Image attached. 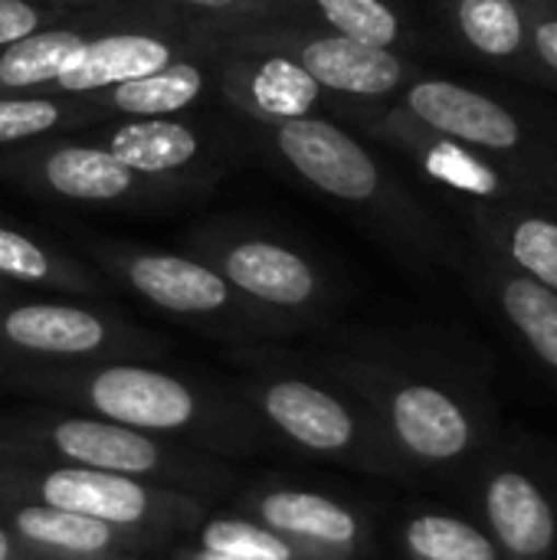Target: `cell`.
Returning <instances> with one entry per match:
<instances>
[{
    "label": "cell",
    "mask_w": 557,
    "mask_h": 560,
    "mask_svg": "<svg viewBox=\"0 0 557 560\" xmlns=\"http://www.w3.org/2000/svg\"><path fill=\"white\" fill-rule=\"evenodd\" d=\"M89 400L105 420L131 430H174L194 417V397L181 381L131 364L98 371Z\"/></svg>",
    "instance_id": "cell-10"
},
{
    "label": "cell",
    "mask_w": 557,
    "mask_h": 560,
    "mask_svg": "<svg viewBox=\"0 0 557 560\" xmlns=\"http://www.w3.org/2000/svg\"><path fill=\"white\" fill-rule=\"evenodd\" d=\"M16 532L30 541L49 545L59 551H72V555H95V551H105L112 541V525L79 515V512L53 509V505L20 509Z\"/></svg>",
    "instance_id": "cell-26"
},
{
    "label": "cell",
    "mask_w": 557,
    "mask_h": 560,
    "mask_svg": "<svg viewBox=\"0 0 557 560\" xmlns=\"http://www.w3.org/2000/svg\"><path fill=\"white\" fill-rule=\"evenodd\" d=\"M483 272L492 279V289L499 295V305L506 318L515 325V331L532 345V351L557 371V292L542 285L538 279L512 269L502 256L486 249L479 243Z\"/></svg>",
    "instance_id": "cell-19"
},
{
    "label": "cell",
    "mask_w": 557,
    "mask_h": 560,
    "mask_svg": "<svg viewBox=\"0 0 557 560\" xmlns=\"http://www.w3.org/2000/svg\"><path fill=\"white\" fill-rule=\"evenodd\" d=\"M207 39L213 43L220 92L253 121H292L322 112L328 92L292 56L227 36Z\"/></svg>",
    "instance_id": "cell-6"
},
{
    "label": "cell",
    "mask_w": 557,
    "mask_h": 560,
    "mask_svg": "<svg viewBox=\"0 0 557 560\" xmlns=\"http://www.w3.org/2000/svg\"><path fill=\"white\" fill-rule=\"evenodd\" d=\"M128 285L151 305L177 315H213L233 299V285L207 262L177 253L128 249L118 256Z\"/></svg>",
    "instance_id": "cell-11"
},
{
    "label": "cell",
    "mask_w": 557,
    "mask_h": 560,
    "mask_svg": "<svg viewBox=\"0 0 557 560\" xmlns=\"http://www.w3.org/2000/svg\"><path fill=\"white\" fill-rule=\"evenodd\" d=\"M368 135L404 154L427 180L450 190L460 203L483 207H512V210H552L557 213V180L545 177L525 164L486 154L473 144L446 138L414 115H407L397 102L374 105L361 112Z\"/></svg>",
    "instance_id": "cell-3"
},
{
    "label": "cell",
    "mask_w": 557,
    "mask_h": 560,
    "mask_svg": "<svg viewBox=\"0 0 557 560\" xmlns=\"http://www.w3.org/2000/svg\"><path fill=\"white\" fill-rule=\"evenodd\" d=\"M213 52V49H210ZM210 52H190L174 62H167L158 72H148L141 79H128L121 85L102 89L95 95H85L98 112L121 115V118H167L194 108L200 95L207 92L210 72L200 62V56Z\"/></svg>",
    "instance_id": "cell-15"
},
{
    "label": "cell",
    "mask_w": 557,
    "mask_h": 560,
    "mask_svg": "<svg viewBox=\"0 0 557 560\" xmlns=\"http://www.w3.org/2000/svg\"><path fill=\"white\" fill-rule=\"evenodd\" d=\"M125 167L148 180H167L200 167L204 138L194 125L167 115V118H125L112 125L102 141Z\"/></svg>",
    "instance_id": "cell-14"
},
{
    "label": "cell",
    "mask_w": 557,
    "mask_h": 560,
    "mask_svg": "<svg viewBox=\"0 0 557 560\" xmlns=\"http://www.w3.org/2000/svg\"><path fill=\"white\" fill-rule=\"evenodd\" d=\"M259 515L276 532L302 535L309 541L348 545L358 535V525H355L351 512H345L332 499L309 495V492H272V495L263 499Z\"/></svg>",
    "instance_id": "cell-25"
},
{
    "label": "cell",
    "mask_w": 557,
    "mask_h": 560,
    "mask_svg": "<svg viewBox=\"0 0 557 560\" xmlns=\"http://www.w3.org/2000/svg\"><path fill=\"white\" fill-rule=\"evenodd\" d=\"M53 443L59 453L89 469L138 476L158 466V446L131 427L112 420H66L53 430Z\"/></svg>",
    "instance_id": "cell-23"
},
{
    "label": "cell",
    "mask_w": 557,
    "mask_h": 560,
    "mask_svg": "<svg viewBox=\"0 0 557 560\" xmlns=\"http://www.w3.org/2000/svg\"><path fill=\"white\" fill-rule=\"evenodd\" d=\"M204 36H227L253 46H266L292 56L328 95L355 98V102H391L404 92L410 79L420 75L417 62L407 52L371 46L341 33H332L315 23L292 20H259L240 23L227 30H213Z\"/></svg>",
    "instance_id": "cell-4"
},
{
    "label": "cell",
    "mask_w": 557,
    "mask_h": 560,
    "mask_svg": "<svg viewBox=\"0 0 557 560\" xmlns=\"http://www.w3.org/2000/svg\"><path fill=\"white\" fill-rule=\"evenodd\" d=\"M118 10L82 7L79 13L56 20L10 46L0 49V95L7 92H46L53 79L66 69V62L79 52V46L112 23Z\"/></svg>",
    "instance_id": "cell-13"
},
{
    "label": "cell",
    "mask_w": 557,
    "mask_h": 560,
    "mask_svg": "<svg viewBox=\"0 0 557 560\" xmlns=\"http://www.w3.org/2000/svg\"><path fill=\"white\" fill-rule=\"evenodd\" d=\"M0 335L23 348L39 354H92L108 341V325L76 305H56V302H26L0 318Z\"/></svg>",
    "instance_id": "cell-17"
},
{
    "label": "cell",
    "mask_w": 557,
    "mask_h": 560,
    "mask_svg": "<svg viewBox=\"0 0 557 560\" xmlns=\"http://www.w3.org/2000/svg\"><path fill=\"white\" fill-rule=\"evenodd\" d=\"M10 558V538L3 535V528H0V560Z\"/></svg>",
    "instance_id": "cell-34"
},
{
    "label": "cell",
    "mask_w": 557,
    "mask_h": 560,
    "mask_svg": "<svg viewBox=\"0 0 557 560\" xmlns=\"http://www.w3.org/2000/svg\"><path fill=\"white\" fill-rule=\"evenodd\" d=\"M397 105L420 125L557 180V118L479 82L420 72Z\"/></svg>",
    "instance_id": "cell-2"
},
{
    "label": "cell",
    "mask_w": 557,
    "mask_h": 560,
    "mask_svg": "<svg viewBox=\"0 0 557 560\" xmlns=\"http://www.w3.org/2000/svg\"><path fill=\"white\" fill-rule=\"evenodd\" d=\"M167 16L181 13L184 23L213 33L240 23H259V20H292L295 10L286 0H154Z\"/></svg>",
    "instance_id": "cell-28"
},
{
    "label": "cell",
    "mask_w": 557,
    "mask_h": 560,
    "mask_svg": "<svg viewBox=\"0 0 557 560\" xmlns=\"http://www.w3.org/2000/svg\"><path fill=\"white\" fill-rule=\"evenodd\" d=\"M486 509L496 535L512 555L538 558L555 541V515L538 486L519 472H502L486 492Z\"/></svg>",
    "instance_id": "cell-22"
},
{
    "label": "cell",
    "mask_w": 557,
    "mask_h": 560,
    "mask_svg": "<svg viewBox=\"0 0 557 560\" xmlns=\"http://www.w3.org/2000/svg\"><path fill=\"white\" fill-rule=\"evenodd\" d=\"M89 7V0H0V49Z\"/></svg>",
    "instance_id": "cell-31"
},
{
    "label": "cell",
    "mask_w": 557,
    "mask_h": 560,
    "mask_svg": "<svg viewBox=\"0 0 557 560\" xmlns=\"http://www.w3.org/2000/svg\"><path fill=\"white\" fill-rule=\"evenodd\" d=\"M213 43L174 20H144V16H128L118 13L112 23L95 30L79 52L66 62V69L53 79L46 89L49 95H69V98H85L102 89L121 85L128 79H141L148 72L164 69L167 62L190 56V52H210Z\"/></svg>",
    "instance_id": "cell-5"
},
{
    "label": "cell",
    "mask_w": 557,
    "mask_h": 560,
    "mask_svg": "<svg viewBox=\"0 0 557 560\" xmlns=\"http://www.w3.org/2000/svg\"><path fill=\"white\" fill-rule=\"evenodd\" d=\"M43 499L53 509L79 512L105 525H131L148 512V495L131 476L89 466L49 472L43 479Z\"/></svg>",
    "instance_id": "cell-18"
},
{
    "label": "cell",
    "mask_w": 557,
    "mask_h": 560,
    "mask_svg": "<svg viewBox=\"0 0 557 560\" xmlns=\"http://www.w3.org/2000/svg\"><path fill=\"white\" fill-rule=\"evenodd\" d=\"M190 560H253V558H233V555H217V551H200V555H194Z\"/></svg>",
    "instance_id": "cell-33"
},
{
    "label": "cell",
    "mask_w": 557,
    "mask_h": 560,
    "mask_svg": "<svg viewBox=\"0 0 557 560\" xmlns=\"http://www.w3.org/2000/svg\"><path fill=\"white\" fill-rule=\"evenodd\" d=\"M3 171L33 190L69 203L108 207L121 200H138L154 180L125 167L108 148L85 141H43L23 148L3 161Z\"/></svg>",
    "instance_id": "cell-7"
},
{
    "label": "cell",
    "mask_w": 557,
    "mask_h": 560,
    "mask_svg": "<svg viewBox=\"0 0 557 560\" xmlns=\"http://www.w3.org/2000/svg\"><path fill=\"white\" fill-rule=\"evenodd\" d=\"M443 39L466 59L525 85L552 89L532 56L522 0H433Z\"/></svg>",
    "instance_id": "cell-8"
},
{
    "label": "cell",
    "mask_w": 557,
    "mask_h": 560,
    "mask_svg": "<svg viewBox=\"0 0 557 560\" xmlns=\"http://www.w3.org/2000/svg\"><path fill=\"white\" fill-rule=\"evenodd\" d=\"M204 548L253 560H292V548L266 528L246 522H213L204 528Z\"/></svg>",
    "instance_id": "cell-30"
},
{
    "label": "cell",
    "mask_w": 557,
    "mask_h": 560,
    "mask_svg": "<svg viewBox=\"0 0 557 560\" xmlns=\"http://www.w3.org/2000/svg\"><path fill=\"white\" fill-rule=\"evenodd\" d=\"M295 13L305 10V20L332 33L397 49L417 52L423 46V30L414 20L410 7L401 0H286Z\"/></svg>",
    "instance_id": "cell-16"
},
{
    "label": "cell",
    "mask_w": 557,
    "mask_h": 560,
    "mask_svg": "<svg viewBox=\"0 0 557 560\" xmlns=\"http://www.w3.org/2000/svg\"><path fill=\"white\" fill-rule=\"evenodd\" d=\"M102 115L89 98L49 95V92H7L0 95V148L39 141L59 128Z\"/></svg>",
    "instance_id": "cell-24"
},
{
    "label": "cell",
    "mask_w": 557,
    "mask_h": 560,
    "mask_svg": "<svg viewBox=\"0 0 557 560\" xmlns=\"http://www.w3.org/2000/svg\"><path fill=\"white\" fill-rule=\"evenodd\" d=\"M259 128L279 161L318 194L358 210L368 223H378L414 249L443 253L446 240L440 220L355 131L335 125L325 115L269 121Z\"/></svg>",
    "instance_id": "cell-1"
},
{
    "label": "cell",
    "mask_w": 557,
    "mask_h": 560,
    "mask_svg": "<svg viewBox=\"0 0 557 560\" xmlns=\"http://www.w3.org/2000/svg\"><path fill=\"white\" fill-rule=\"evenodd\" d=\"M0 276L13 279V282H30V285H46V282H59L69 276L66 262L49 253L43 243H36L33 236L3 226L0 223Z\"/></svg>",
    "instance_id": "cell-29"
},
{
    "label": "cell",
    "mask_w": 557,
    "mask_h": 560,
    "mask_svg": "<svg viewBox=\"0 0 557 560\" xmlns=\"http://www.w3.org/2000/svg\"><path fill=\"white\" fill-rule=\"evenodd\" d=\"M266 413L309 450H341L355 436L351 413L325 390L302 381H279L266 390Z\"/></svg>",
    "instance_id": "cell-21"
},
{
    "label": "cell",
    "mask_w": 557,
    "mask_h": 560,
    "mask_svg": "<svg viewBox=\"0 0 557 560\" xmlns=\"http://www.w3.org/2000/svg\"><path fill=\"white\" fill-rule=\"evenodd\" d=\"M236 292L276 305V308H302L318 289V269L292 246L266 240V236H236L217 246L213 266Z\"/></svg>",
    "instance_id": "cell-9"
},
{
    "label": "cell",
    "mask_w": 557,
    "mask_h": 560,
    "mask_svg": "<svg viewBox=\"0 0 557 560\" xmlns=\"http://www.w3.org/2000/svg\"><path fill=\"white\" fill-rule=\"evenodd\" d=\"M407 545L423 560H496V551L483 532L443 515L414 518L407 528Z\"/></svg>",
    "instance_id": "cell-27"
},
{
    "label": "cell",
    "mask_w": 557,
    "mask_h": 560,
    "mask_svg": "<svg viewBox=\"0 0 557 560\" xmlns=\"http://www.w3.org/2000/svg\"><path fill=\"white\" fill-rule=\"evenodd\" d=\"M391 417L404 446L423 459H453L469 443V423L463 410L437 387H404L394 397Z\"/></svg>",
    "instance_id": "cell-20"
},
{
    "label": "cell",
    "mask_w": 557,
    "mask_h": 560,
    "mask_svg": "<svg viewBox=\"0 0 557 560\" xmlns=\"http://www.w3.org/2000/svg\"><path fill=\"white\" fill-rule=\"evenodd\" d=\"M460 217L469 223L476 243L557 292V213L460 203Z\"/></svg>",
    "instance_id": "cell-12"
},
{
    "label": "cell",
    "mask_w": 557,
    "mask_h": 560,
    "mask_svg": "<svg viewBox=\"0 0 557 560\" xmlns=\"http://www.w3.org/2000/svg\"><path fill=\"white\" fill-rule=\"evenodd\" d=\"M522 10L532 56L557 92V0H522Z\"/></svg>",
    "instance_id": "cell-32"
}]
</instances>
